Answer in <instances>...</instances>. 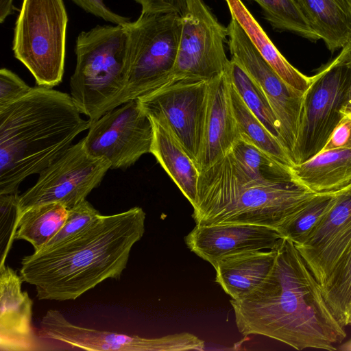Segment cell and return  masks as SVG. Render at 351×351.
Wrapping results in <instances>:
<instances>
[{
  "instance_id": "1",
  "label": "cell",
  "mask_w": 351,
  "mask_h": 351,
  "mask_svg": "<svg viewBox=\"0 0 351 351\" xmlns=\"http://www.w3.org/2000/svg\"><path fill=\"white\" fill-rule=\"evenodd\" d=\"M274 247V264L263 283L246 297L230 300L238 330L298 350H335L346 332L326 302L320 284L292 241L282 237Z\"/></svg>"
},
{
  "instance_id": "2",
  "label": "cell",
  "mask_w": 351,
  "mask_h": 351,
  "mask_svg": "<svg viewBox=\"0 0 351 351\" xmlns=\"http://www.w3.org/2000/svg\"><path fill=\"white\" fill-rule=\"evenodd\" d=\"M142 208L101 215L74 236L21 262L23 280L39 300H73L107 279L119 280L134 245L145 233Z\"/></svg>"
},
{
  "instance_id": "3",
  "label": "cell",
  "mask_w": 351,
  "mask_h": 351,
  "mask_svg": "<svg viewBox=\"0 0 351 351\" xmlns=\"http://www.w3.org/2000/svg\"><path fill=\"white\" fill-rule=\"evenodd\" d=\"M71 95L33 87L0 109V194L18 193L20 184L66 151L91 121L80 116Z\"/></svg>"
},
{
  "instance_id": "4",
  "label": "cell",
  "mask_w": 351,
  "mask_h": 351,
  "mask_svg": "<svg viewBox=\"0 0 351 351\" xmlns=\"http://www.w3.org/2000/svg\"><path fill=\"white\" fill-rule=\"evenodd\" d=\"M75 53L71 97L81 114L93 122L127 102V26L97 25L82 32Z\"/></svg>"
},
{
  "instance_id": "5",
  "label": "cell",
  "mask_w": 351,
  "mask_h": 351,
  "mask_svg": "<svg viewBox=\"0 0 351 351\" xmlns=\"http://www.w3.org/2000/svg\"><path fill=\"white\" fill-rule=\"evenodd\" d=\"M314 193L293 180L247 185L199 199L196 225L247 224L277 231Z\"/></svg>"
},
{
  "instance_id": "6",
  "label": "cell",
  "mask_w": 351,
  "mask_h": 351,
  "mask_svg": "<svg viewBox=\"0 0 351 351\" xmlns=\"http://www.w3.org/2000/svg\"><path fill=\"white\" fill-rule=\"evenodd\" d=\"M67 23L62 0H23L12 50L38 86L53 88L62 82Z\"/></svg>"
},
{
  "instance_id": "7",
  "label": "cell",
  "mask_w": 351,
  "mask_h": 351,
  "mask_svg": "<svg viewBox=\"0 0 351 351\" xmlns=\"http://www.w3.org/2000/svg\"><path fill=\"white\" fill-rule=\"evenodd\" d=\"M182 27V16L173 12H141L127 26V102L142 97L169 82Z\"/></svg>"
},
{
  "instance_id": "8",
  "label": "cell",
  "mask_w": 351,
  "mask_h": 351,
  "mask_svg": "<svg viewBox=\"0 0 351 351\" xmlns=\"http://www.w3.org/2000/svg\"><path fill=\"white\" fill-rule=\"evenodd\" d=\"M351 83V68L341 52L313 76L304 93L295 144V165L324 148L343 116L341 112Z\"/></svg>"
},
{
  "instance_id": "9",
  "label": "cell",
  "mask_w": 351,
  "mask_h": 351,
  "mask_svg": "<svg viewBox=\"0 0 351 351\" xmlns=\"http://www.w3.org/2000/svg\"><path fill=\"white\" fill-rule=\"evenodd\" d=\"M110 169L108 160L86 152L82 138L42 170L35 184L19 196L20 211L48 203L71 209L99 186Z\"/></svg>"
},
{
  "instance_id": "10",
  "label": "cell",
  "mask_w": 351,
  "mask_h": 351,
  "mask_svg": "<svg viewBox=\"0 0 351 351\" xmlns=\"http://www.w3.org/2000/svg\"><path fill=\"white\" fill-rule=\"evenodd\" d=\"M182 18L178 49L169 82L208 81L226 72L230 64L225 51L228 27L219 23L202 0H186Z\"/></svg>"
},
{
  "instance_id": "11",
  "label": "cell",
  "mask_w": 351,
  "mask_h": 351,
  "mask_svg": "<svg viewBox=\"0 0 351 351\" xmlns=\"http://www.w3.org/2000/svg\"><path fill=\"white\" fill-rule=\"evenodd\" d=\"M208 91L209 80L184 79L169 81L138 99L150 119L169 125L195 165L202 149Z\"/></svg>"
},
{
  "instance_id": "12",
  "label": "cell",
  "mask_w": 351,
  "mask_h": 351,
  "mask_svg": "<svg viewBox=\"0 0 351 351\" xmlns=\"http://www.w3.org/2000/svg\"><path fill=\"white\" fill-rule=\"evenodd\" d=\"M154 127L138 99L130 100L91 122L83 138L86 152L103 158L111 169H127L151 153Z\"/></svg>"
},
{
  "instance_id": "13",
  "label": "cell",
  "mask_w": 351,
  "mask_h": 351,
  "mask_svg": "<svg viewBox=\"0 0 351 351\" xmlns=\"http://www.w3.org/2000/svg\"><path fill=\"white\" fill-rule=\"evenodd\" d=\"M227 27L230 60L238 63L265 93L279 124L280 143L291 159L304 93L288 85L277 75L234 19H231Z\"/></svg>"
},
{
  "instance_id": "14",
  "label": "cell",
  "mask_w": 351,
  "mask_h": 351,
  "mask_svg": "<svg viewBox=\"0 0 351 351\" xmlns=\"http://www.w3.org/2000/svg\"><path fill=\"white\" fill-rule=\"evenodd\" d=\"M39 337L94 351H185L203 350L205 347L204 341L187 332L145 338L84 328L70 322L54 309L42 317Z\"/></svg>"
},
{
  "instance_id": "15",
  "label": "cell",
  "mask_w": 351,
  "mask_h": 351,
  "mask_svg": "<svg viewBox=\"0 0 351 351\" xmlns=\"http://www.w3.org/2000/svg\"><path fill=\"white\" fill-rule=\"evenodd\" d=\"M351 245V184L306 239L295 247L322 285Z\"/></svg>"
},
{
  "instance_id": "16",
  "label": "cell",
  "mask_w": 351,
  "mask_h": 351,
  "mask_svg": "<svg viewBox=\"0 0 351 351\" xmlns=\"http://www.w3.org/2000/svg\"><path fill=\"white\" fill-rule=\"evenodd\" d=\"M281 235L276 230L247 224L196 225L184 237L187 247L213 266L239 252L272 249Z\"/></svg>"
},
{
  "instance_id": "17",
  "label": "cell",
  "mask_w": 351,
  "mask_h": 351,
  "mask_svg": "<svg viewBox=\"0 0 351 351\" xmlns=\"http://www.w3.org/2000/svg\"><path fill=\"white\" fill-rule=\"evenodd\" d=\"M21 275L0 267V350H40L32 326L33 301L21 289Z\"/></svg>"
},
{
  "instance_id": "18",
  "label": "cell",
  "mask_w": 351,
  "mask_h": 351,
  "mask_svg": "<svg viewBox=\"0 0 351 351\" xmlns=\"http://www.w3.org/2000/svg\"><path fill=\"white\" fill-rule=\"evenodd\" d=\"M239 136L232 108L230 79L226 71L209 80L202 145L195 164L199 172L225 156Z\"/></svg>"
},
{
  "instance_id": "19",
  "label": "cell",
  "mask_w": 351,
  "mask_h": 351,
  "mask_svg": "<svg viewBox=\"0 0 351 351\" xmlns=\"http://www.w3.org/2000/svg\"><path fill=\"white\" fill-rule=\"evenodd\" d=\"M276 251L252 250L232 254L213 266L215 281L231 300H240L253 292L267 277L276 259Z\"/></svg>"
},
{
  "instance_id": "20",
  "label": "cell",
  "mask_w": 351,
  "mask_h": 351,
  "mask_svg": "<svg viewBox=\"0 0 351 351\" xmlns=\"http://www.w3.org/2000/svg\"><path fill=\"white\" fill-rule=\"evenodd\" d=\"M291 174L293 181L314 193L340 191L351 184V149L321 151L294 165Z\"/></svg>"
},
{
  "instance_id": "21",
  "label": "cell",
  "mask_w": 351,
  "mask_h": 351,
  "mask_svg": "<svg viewBox=\"0 0 351 351\" xmlns=\"http://www.w3.org/2000/svg\"><path fill=\"white\" fill-rule=\"evenodd\" d=\"M151 120L154 127L151 153L193 206L199 172L169 125Z\"/></svg>"
},
{
  "instance_id": "22",
  "label": "cell",
  "mask_w": 351,
  "mask_h": 351,
  "mask_svg": "<svg viewBox=\"0 0 351 351\" xmlns=\"http://www.w3.org/2000/svg\"><path fill=\"white\" fill-rule=\"evenodd\" d=\"M309 25L331 51L351 40V5L347 0H295Z\"/></svg>"
},
{
  "instance_id": "23",
  "label": "cell",
  "mask_w": 351,
  "mask_h": 351,
  "mask_svg": "<svg viewBox=\"0 0 351 351\" xmlns=\"http://www.w3.org/2000/svg\"><path fill=\"white\" fill-rule=\"evenodd\" d=\"M225 1L232 18L239 23L263 59L285 83L304 93L311 77L304 75L287 60L241 0Z\"/></svg>"
},
{
  "instance_id": "24",
  "label": "cell",
  "mask_w": 351,
  "mask_h": 351,
  "mask_svg": "<svg viewBox=\"0 0 351 351\" xmlns=\"http://www.w3.org/2000/svg\"><path fill=\"white\" fill-rule=\"evenodd\" d=\"M230 154L237 186L292 180L291 168L277 162L242 134L234 143Z\"/></svg>"
},
{
  "instance_id": "25",
  "label": "cell",
  "mask_w": 351,
  "mask_h": 351,
  "mask_svg": "<svg viewBox=\"0 0 351 351\" xmlns=\"http://www.w3.org/2000/svg\"><path fill=\"white\" fill-rule=\"evenodd\" d=\"M69 210L60 203H48L28 208L21 212L15 235L16 240H25L41 250L63 226Z\"/></svg>"
},
{
  "instance_id": "26",
  "label": "cell",
  "mask_w": 351,
  "mask_h": 351,
  "mask_svg": "<svg viewBox=\"0 0 351 351\" xmlns=\"http://www.w3.org/2000/svg\"><path fill=\"white\" fill-rule=\"evenodd\" d=\"M230 94L233 113L240 134L245 136L277 162L291 169L295 164L286 149L249 109L230 80Z\"/></svg>"
},
{
  "instance_id": "27",
  "label": "cell",
  "mask_w": 351,
  "mask_h": 351,
  "mask_svg": "<svg viewBox=\"0 0 351 351\" xmlns=\"http://www.w3.org/2000/svg\"><path fill=\"white\" fill-rule=\"evenodd\" d=\"M337 192L316 194L287 219L277 231L295 245L304 243L335 204Z\"/></svg>"
},
{
  "instance_id": "28",
  "label": "cell",
  "mask_w": 351,
  "mask_h": 351,
  "mask_svg": "<svg viewBox=\"0 0 351 351\" xmlns=\"http://www.w3.org/2000/svg\"><path fill=\"white\" fill-rule=\"evenodd\" d=\"M323 296L342 327L351 324V245L321 285Z\"/></svg>"
},
{
  "instance_id": "29",
  "label": "cell",
  "mask_w": 351,
  "mask_h": 351,
  "mask_svg": "<svg viewBox=\"0 0 351 351\" xmlns=\"http://www.w3.org/2000/svg\"><path fill=\"white\" fill-rule=\"evenodd\" d=\"M227 73L231 83L246 106L265 128L280 141L278 120L258 84L234 60H230Z\"/></svg>"
},
{
  "instance_id": "30",
  "label": "cell",
  "mask_w": 351,
  "mask_h": 351,
  "mask_svg": "<svg viewBox=\"0 0 351 351\" xmlns=\"http://www.w3.org/2000/svg\"><path fill=\"white\" fill-rule=\"evenodd\" d=\"M271 26L278 31L295 34L311 41L319 38L309 25L295 0H253Z\"/></svg>"
},
{
  "instance_id": "31",
  "label": "cell",
  "mask_w": 351,
  "mask_h": 351,
  "mask_svg": "<svg viewBox=\"0 0 351 351\" xmlns=\"http://www.w3.org/2000/svg\"><path fill=\"white\" fill-rule=\"evenodd\" d=\"M18 193L0 194V267L5 265L20 217Z\"/></svg>"
},
{
  "instance_id": "32",
  "label": "cell",
  "mask_w": 351,
  "mask_h": 351,
  "mask_svg": "<svg viewBox=\"0 0 351 351\" xmlns=\"http://www.w3.org/2000/svg\"><path fill=\"white\" fill-rule=\"evenodd\" d=\"M68 210V216L63 226L43 249L58 244L74 236L102 215L86 199Z\"/></svg>"
},
{
  "instance_id": "33",
  "label": "cell",
  "mask_w": 351,
  "mask_h": 351,
  "mask_svg": "<svg viewBox=\"0 0 351 351\" xmlns=\"http://www.w3.org/2000/svg\"><path fill=\"white\" fill-rule=\"evenodd\" d=\"M32 87L28 86L12 71L0 70V109L25 96Z\"/></svg>"
},
{
  "instance_id": "34",
  "label": "cell",
  "mask_w": 351,
  "mask_h": 351,
  "mask_svg": "<svg viewBox=\"0 0 351 351\" xmlns=\"http://www.w3.org/2000/svg\"><path fill=\"white\" fill-rule=\"evenodd\" d=\"M86 12L114 25L128 26L130 18L121 16L109 9L103 0H71Z\"/></svg>"
},
{
  "instance_id": "35",
  "label": "cell",
  "mask_w": 351,
  "mask_h": 351,
  "mask_svg": "<svg viewBox=\"0 0 351 351\" xmlns=\"http://www.w3.org/2000/svg\"><path fill=\"white\" fill-rule=\"evenodd\" d=\"M339 148L351 149V115L350 114H343L322 151Z\"/></svg>"
},
{
  "instance_id": "36",
  "label": "cell",
  "mask_w": 351,
  "mask_h": 351,
  "mask_svg": "<svg viewBox=\"0 0 351 351\" xmlns=\"http://www.w3.org/2000/svg\"><path fill=\"white\" fill-rule=\"evenodd\" d=\"M144 13H178L182 16L186 0H134Z\"/></svg>"
},
{
  "instance_id": "37",
  "label": "cell",
  "mask_w": 351,
  "mask_h": 351,
  "mask_svg": "<svg viewBox=\"0 0 351 351\" xmlns=\"http://www.w3.org/2000/svg\"><path fill=\"white\" fill-rule=\"evenodd\" d=\"M344 56L351 68V40L342 48L341 51ZM341 112L343 114L351 115V83L348 93L346 100L342 108Z\"/></svg>"
},
{
  "instance_id": "38",
  "label": "cell",
  "mask_w": 351,
  "mask_h": 351,
  "mask_svg": "<svg viewBox=\"0 0 351 351\" xmlns=\"http://www.w3.org/2000/svg\"><path fill=\"white\" fill-rule=\"evenodd\" d=\"M339 350L342 351H351V338L348 341L343 343L340 346Z\"/></svg>"
},
{
  "instance_id": "39",
  "label": "cell",
  "mask_w": 351,
  "mask_h": 351,
  "mask_svg": "<svg viewBox=\"0 0 351 351\" xmlns=\"http://www.w3.org/2000/svg\"><path fill=\"white\" fill-rule=\"evenodd\" d=\"M348 1V3H350V5H351V0H347Z\"/></svg>"
}]
</instances>
